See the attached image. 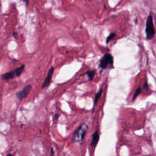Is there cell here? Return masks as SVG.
I'll list each match as a JSON object with an SVG mask.
<instances>
[{
	"mask_svg": "<svg viewBox=\"0 0 156 156\" xmlns=\"http://www.w3.org/2000/svg\"><path fill=\"white\" fill-rule=\"evenodd\" d=\"M147 88H148V84H147V82L146 80L143 85V89L145 90H147Z\"/></svg>",
	"mask_w": 156,
	"mask_h": 156,
	"instance_id": "cell-13",
	"label": "cell"
},
{
	"mask_svg": "<svg viewBox=\"0 0 156 156\" xmlns=\"http://www.w3.org/2000/svg\"><path fill=\"white\" fill-rule=\"evenodd\" d=\"M24 68H25L24 65H21L20 67H18V68H16L15 69H14L13 71H14L15 76L16 77H19L20 76L22 72L24 71Z\"/></svg>",
	"mask_w": 156,
	"mask_h": 156,
	"instance_id": "cell-8",
	"label": "cell"
},
{
	"mask_svg": "<svg viewBox=\"0 0 156 156\" xmlns=\"http://www.w3.org/2000/svg\"><path fill=\"white\" fill-rule=\"evenodd\" d=\"M51 156H52V155H53V153H54V151H53V149L52 148H51Z\"/></svg>",
	"mask_w": 156,
	"mask_h": 156,
	"instance_id": "cell-17",
	"label": "cell"
},
{
	"mask_svg": "<svg viewBox=\"0 0 156 156\" xmlns=\"http://www.w3.org/2000/svg\"><path fill=\"white\" fill-rule=\"evenodd\" d=\"M87 1H91V0H87Z\"/></svg>",
	"mask_w": 156,
	"mask_h": 156,
	"instance_id": "cell-20",
	"label": "cell"
},
{
	"mask_svg": "<svg viewBox=\"0 0 156 156\" xmlns=\"http://www.w3.org/2000/svg\"><path fill=\"white\" fill-rule=\"evenodd\" d=\"M23 1H24V2L26 3V5L28 6V4H29V0H23Z\"/></svg>",
	"mask_w": 156,
	"mask_h": 156,
	"instance_id": "cell-16",
	"label": "cell"
},
{
	"mask_svg": "<svg viewBox=\"0 0 156 156\" xmlns=\"http://www.w3.org/2000/svg\"><path fill=\"white\" fill-rule=\"evenodd\" d=\"M58 117H59V115L56 114L54 115V120H57L58 118Z\"/></svg>",
	"mask_w": 156,
	"mask_h": 156,
	"instance_id": "cell-15",
	"label": "cell"
},
{
	"mask_svg": "<svg viewBox=\"0 0 156 156\" xmlns=\"http://www.w3.org/2000/svg\"><path fill=\"white\" fill-rule=\"evenodd\" d=\"M14 77H15V73L14 71H11L8 72V73H6L5 74H3L2 75V78L5 80H9V79H13Z\"/></svg>",
	"mask_w": 156,
	"mask_h": 156,
	"instance_id": "cell-7",
	"label": "cell"
},
{
	"mask_svg": "<svg viewBox=\"0 0 156 156\" xmlns=\"http://www.w3.org/2000/svg\"><path fill=\"white\" fill-rule=\"evenodd\" d=\"M88 129V126L85 123L80 124L78 129L74 131L72 136V140L73 142L78 143L81 145L84 138L86 132Z\"/></svg>",
	"mask_w": 156,
	"mask_h": 156,
	"instance_id": "cell-1",
	"label": "cell"
},
{
	"mask_svg": "<svg viewBox=\"0 0 156 156\" xmlns=\"http://www.w3.org/2000/svg\"><path fill=\"white\" fill-rule=\"evenodd\" d=\"M113 65V57L109 53H106L102 56V58L99 60V67L102 69H105L108 67L110 66L112 68Z\"/></svg>",
	"mask_w": 156,
	"mask_h": 156,
	"instance_id": "cell-3",
	"label": "cell"
},
{
	"mask_svg": "<svg viewBox=\"0 0 156 156\" xmlns=\"http://www.w3.org/2000/svg\"><path fill=\"white\" fill-rule=\"evenodd\" d=\"M135 24H136V23H137V19H136V18L135 20Z\"/></svg>",
	"mask_w": 156,
	"mask_h": 156,
	"instance_id": "cell-18",
	"label": "cell"
},
{
	"mask_svg": "<svg viewBox=\"0 0 156 156\" xmlns=\"http://www.w3.org/2000/svg\"><path fill=\"white\" fill-rule=\"evenodd\" d=\"M99 139V135L98 130H96V131L92 135V140H91V143H90V146L95 147L97 145Z\"/></svg>",
	"mask_w": 156,
	"mask_h": 156,
	"instance_id": "cell-6",
	"label": "cell"
},
{
	"mask_svg": "<svg viewBox=\"0 0 156 156\" xmlns=\"http://www.w3.org/2000/svg\"><path fill=\"white\" fill-rule=\"evenodd\" d=\"M102 88H100L98 92L95 95V100H94V104H93V107H95L96 104L97 103L98 100L99 99L100 97L101 96V95H102Z\"/></svg>",
	"mask_w": 156,
	"mask_h": 156,
	"instance_id": "cell-10",
	"label": "cell"
},
{
	"mask_svg": "<svg viewBox=\"0 0 156 156\" xmlns=\"http://www.w3.org/2000/svg\"><path fill=\"white\" fill-rule=\"evenodd\" d=\"M141 87H138L136 89V90L135 91V93H134V95H133V97H132V101H134L135 99H136V98L138 97L139 95L141 93Z\"/></svg>",
	"mask_w": 156,
	"mask_h": 156,
	"instance_id": "cell-11",
	"label": "cell"
},
{
	"mask_svg": "<svg viewBox=\"0 0 156 156\" xmlns=\"http://www.w3.org/2000/svg\"><path fill=\"white\" fill-rule=\"evenodd\" d=\"M116 36V34L115 33H111V34H110L109 35L107 36V37L106 38V43H109V41H110L111 40H112L113 39H114L115 37Z\"/></svg>",
	"mask_w": 156,
	"mask_h": 156,
	"instance_id": "cell-12",
	"label": "cell"
},
{
	"mask_svg": "<svg viewBox=\"0 0 156 156\" xmlns=\"http://www.w3.org/2000/svg\"><path fill=\"white\" fill-rule=\"evenodd\" d=\"M145 32H146V37L147 40H151V39H152L156 34V30L153 24V18L151 14L149 15L146 20Z\"/></svg>",
	"mask_w": 156,
	"mask_h": 156,
	"instance_id": "cell-2",
	"label": "cell"
},
{
	"mask_svg": "<svg viewBox=\"0 0 156 156\" xmlns=\"http://www.w3.org/2000/svg\"><path fill=\"white\" fill-rule=\"evenodd\" d=\"M7 156H12V154H9L7 155Z\"/></svg>",
	"mask_w": 156,
	"mask_h": 156,
	"instance_id": "cell-19",
	"label": "cell"
},
{
	"mask_svg": "<svg viewBox=\"0 0 156 156\" xmlns=\"http://www.w3.org/2000/svg\"><path fill=\"white\" fill-rule=\"evenodd\" d=\"M96 73V70L95 69H93V70H88L85 73V74L87 75L88 78L89 80H92L93 79L94 76Z\"/></svg>",
	"mask_w": 156,
	"mask_h": 156,
	"instance_id": "cell-9",
	"label": "cell"
},
{
	"mask_svg": "<svg viewBox=\"0 0 156 156\" xmlns=\"http://www.w3.org/2000/svg\"><path fill=\"white\" fill-rule=\"evenodd\" d=\"M54 68L53 67H51V68L49 69L47 76H46V78L45 79V80H44L43 83L42 87H41L42 88L48 87L50 85V84L51 82V80H52V74L54 73Z\"/></svg>",
	"mask_w": 156,
	"mask_h": 156,
	"instance_id": "cell-5",
	"label": "cell"
},
{
	"mask_svg": "<svg viewBox=\"0 0 156 156\" xmlns=\"http://www.w3.org/2000/svg\"><path fill=\"white\" fill-rule=\"evenodd\" d=\"M31 89V85H26V86L24 87L23 88V90H21V91H18V92L16 93V96H17V98L18 99L21 101V100L26 98L28 96V95H29V93H30Z\"/></svg>",
	"mask_w": 156,
	"mask_h": 156,
	"instance_id": "cell-4",
	"label": "cell"
},
{
	"mask_svg": "<svg viewBox=\"0 0 156 156\" xmlns=\"http://www.w3.org/2000/svg\"><path fill=\"white\" fill-rule=\"evenodd\" d=\"M12 35H13V37L15 38V39H17V37H18V32H13V34H12Z\"/></svg>",
	"mask_w": 156,
	"mask_h": 156,
	"instance_id": "cell-14",
	"label": "cell"
}]
</instances>
